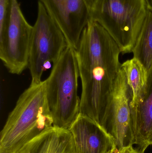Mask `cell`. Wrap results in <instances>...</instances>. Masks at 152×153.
<instances>
[{"mask_svg": "<svg viewBox=\"0 0 152 153\" xmlns=\"http://www.w3.org/2000/svg\"><path fill=\"white\" fill-rule=\"evenodd\" d=\"M33 28L18 0H12L9 24L0 33V59L10 73L19 75L28 68Z\"/></svg>", "mask_w": 152, "mask_h": 153, "instance_id": "obj_6", "label": "cell"}, {"mask_svg": "<svg viewBox=\"0 0 152 153\" xmlns=\"http://www.w3.org/2000/svg\"><path fill=\"white\" fill-rule=\"evenodd\" d=\"M145 152V150L139 147L134 148L133 146L130 145L123 147L119 150L116 149L114 153H144Z\"/></svg>", "mask_w": 152, "mask_h": 153, "instance_id": "obj_14", "label": "cell"}, {"mask_svg": "<svg viewBox=\"0 0 152 153\" xmlns=\"http://www.w3.org/2000/svg\"><path fill=\"white\" fill-rule=\"evenodd\" d=\"M63 33L68 45L76 50L89 21L94 0H38Z\"/></svg>", "mask_w": 152, "mask_h": 153, "instance_id": "obj_8", "label": "cell"}, {"mask_svg": "<svg viewBox=\"0 0 152 153\" xmlns=\"http://www.w3.org/2000/svg\"><path fill=\"white\" fill-rule=\"evenodd\" d=\"M133 93L120 68L113 85L101 126L111 136L119 150L132 143L131 101Z\"/></svg>", "mask_w": 152, "mask_h": 153, "instance_id": "obj_7", "label": "cell"}, {"mask_svg": "<svg viewBox=\"0 0 152 153\" xmlns=\"http://www.w3.org/2000/svg\"><path fill=\"white\" fill-rule=\"evenodd\" d=\"M132 53L148 72L152 65V11L149 9Z\"/></svg>", "mask_w": 152, "mask_h": 153, "instance_id": "obj_12", "label": "cell"}, {"mask_svg": "<svg viewBox=\"0 0 152 153\" xmlns=\"http://www.w3.org/2000/svg\"><path fill=\"white\" fill-rule=\"evenodd\" d=\"M82 85L80 114L101 126L121 68L119 48L108 31L89 20L75 50Z\"/></svg>", "mask_w": 152, "mask_h": 153, "instance_id": "obj_1", "label": "cell"}, {"mask_svg": "<svg viewBox=\"0 0 152 153\" xmlns=\"http://www.w3.org/2000/svg\"><path fill=\"white\" fill-rule=\"evenodd\" d=\"M19 153L76 152L70 131L53 126L28 143Z\"/></svg>", "mask_w": 152, "mask_h": 153, "instance_id": "obj_11", "label": "cell"}, {"mask_svg": "<svg viewBox=\"0 0 152 153\" xmlns=\"http://www.w3.org/2000/svg\"><path fill=\"white\" fill-rule=\"evenodd\" d=\"M131 108L132 143L145 151L152 145V65L143 94Z\"/></svg>", "mask_w": 152, "mask_h": 153, "instance_id": "obj_10", "label": "cell"}, {"mask_svg": "<svg viewBox=\"0 0 152 153\" xmlns=\"http://www.w3.org/2000/svg\"><path fill=\"white\" fill-rule=\"evenodd\" d=\"M117 149V148H114V149L112 150L111 151H110L108 153H114V152H115V150Z\"/></svg>", "mask_w": 152, "mask_h": 153, "instance_id": "obj_16", "label": "cell"}, {"mask_svg": "<svg viewBox=\"0 0 152 153\" xmlns=\"http://www.w3.org/2000/svg\"><path fill=\"white\" fill-rule=\"evenodd\" d=\"M53 126L45 81L30 84L19 97L0 134V153H19L31 140Z\"/></svg>", "mask_w": 152, "mask_h": 153, "instance_id": "obj_2", "label": "cell"}, {"mask_svg": "<svg viewBox=\"0 0 152 153\" xmlns=\"http://www.w3.org/2000/svg\"><path fill=\"white\" fill-rule=\"evenodd\" d=\"M79 77L75 50L68 45L45 80L46 98L54 126L69 130L80 113Z\"/></svg>", "mask_w": 152, "mask_h": 153, "instance_id": "obj_3", "label": "cell"}, {"mask_svg": "<svg viewBox=\"0 0 152 153\" xmlns=\"http://www.w3.org/2000/svg\"><path fill=\"white\" fill-rule=\"evenodd\" d=\"M30 40L28 68L31 84L41 82L43 73L59 60L68 45L60 29L38 1L36 20Z\"/></svg>", "mask_w": 152, "mask_h": 153, "instance_id": "obj_5", "label": "cell"}, {"mask_svg": "<svg viewBox=\"0 0 152 153\" xmlns=\"http://www.w3.org/2000/svg\"><path fill=\"white\" fill-rule=\"evenodd\" d=\"M147 9L145 0H94L89 20L102 26L125 54L132 53Z\"/></svg>", "mask_w": 152, "mask_h": 153, "instance_id": "obj_4", "label": "cell"}, {"mask_svg": "<svg viewBox=\"0 0 152 153\" xmlns=\"http://www.w3.org/2000/svg\"><path fill=\"white\" fill-rule=\"evenodd\" d=\"M148 9L152 11V0H145Z\"/></svg>", "mask_w": 152, "mask_h": 153, "instance_id": "obj_15", "label": "cell"}, {"mask_svg": "<svg viewBox=\"0 0 152 153\" xmlns=\"http://www.w3.org/2000/svg\"><path fill=\"white\" fill-rule=\"evenodd\" d=\"M121 67L125 71L128 84L132 91L131 107L138 102L143 94L148 71L138 60L134 57L122 64Z\"/></svg>", "mask_w": 152, "mask_h": 153, "instance_id": "obj_13", "label": "cell"}, {"mask_svg": "<svg viewBox=\"0 0 152 153\" xmlns=\"http://www.w3.org/2000/svg\"><path fill=\"white\" fill-rule=\"evenodd\" d=\"M69 130L76 153H108L117 148L111 136L101 126L80 113Z\"/></svg>", "mask_w": 152, "mask_h": 153, "instance_id": "obj_9", "label": "cell"}]
</instances>
